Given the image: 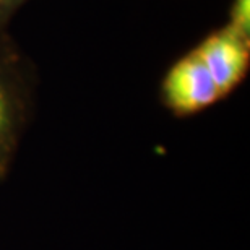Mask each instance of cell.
<instances>
[{
  "mask_svg": "<svg viewBox=\"0 0 250 250\" xmlns=\"http://www.w3.org/2000/svg\"><path fill=\"white\" fill-rule=\"evenodd\" d=\"M34 70L0 28V181L10 171L33 109Z\"/></svg>",
  "mask_w": 250,
  "mask_h": 250,
  "instance_id": "6da1fadb",
  "label": "cell"
},
{
  "mask_svg": "<svg viewBox=\"0 0 250 250\" xmlns=\"http://www.w3.org/2000/svg\"><path fill=\"white\" fill-rule=\"evenodd\" d=\"M159 101L177 119L197 116L223 101L211 73L195 47L174 61L163 75Z\"/></svg>",
  "mask_w": 250,
  "mask_h": 250,
  "instance_id": "7a4b0ae2",
  "label": "cell"
},
{
  "mask_svg": "<svg viewBox=\"0 0 250 250\" xmlns=\"http://www.w3.org/2000/svg\"><path fill=\"white\" fill-rule=\"evenodd\" d=\"M195 51L203 59L223 99L246 82L250 70V36L226 23L208 33L195 46Z\"/></svg>",
  "mask_w": 250,
  "mask_h": 250,
  "instance_id": "3957f363",
  "label": "cell"
},
{
  "mask_svg": "<svg viewBox=\"0 0 250 250\" xmlns=\"http://www.w3.org/2000/svg\"><path fill=\"white\" fill-rule=\"evenodd\" d=\"M228 24L236 31L250 36V0H232Z\"/></svg>",
  "mask_w": 250,
  "mask_h": 250,
  "instance_id": "277c9868",
  "label": "cell"
},
{
  "mask_svg": "<svg viewBox=\"0 0 250 250\" xmlns=\"http://www.w3.org/2000/svg\"><path fill=\"white\" fill-rule=\"evenodd\" d=\"M28 0H0V28L7 29L13 15Z\"/></svg>",
  "mask_w": 250,
  "mask_h": 250,
  "instance_id": "5b68a950",
  "label": "cell"
}]
</instances>
